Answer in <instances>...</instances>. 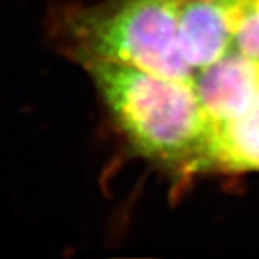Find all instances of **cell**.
Masks as SVG:
<instances>
[{
  "instance_id": "4",
  "label": "cell",
  "mask_w": 259,
  "mask_h": 259,
  "mask_svg": "<svg viewBox=\"0 0 259 259\" xmlns=\"http://www.w3.org/2000/svg\"><path fill=\"white\" fill-rule=\"evenodd\" d=\"M236 2L175 0L180 50L194 73L233 49Z\"/></svg>"
},
{
  "instance_id": "1",
  "label": "cell",
  "mask_w": 259,
  "mask_h": 259,
  "mask_svg": "<svg viewBox=\"0 0 259 259\" xmlns=\"http://www.w3.org/2000/svg\"><path fill=\"white\" fill-rule=\"evenodd\" d=\"M81 66L136 153L180 174L211 169L214 126L192 83L108 61Z\"/></svg>"
},
{
  "instance_id": "3",
  "label": "cell",
  "mask_w": 259,
  "mask_h": 259,
  "mask_svg": "<svg viewBox=\"0 0 259 259\" xmlns=\"http://www.w3.org/2000/svg\"><path fill=\"white\" fill-rule=\"evenodd\" d=\"M192 86L212 126L225 125L248 113L259 100V63L231 49L198 69Z\"/></svg>"
},
{
  "instance_id": "5",
  "label": "cell",
  "mask_w": 259,
  "mask_h": 259,
  "mask_svg": "<svg viewBox=\"0 0 259 259\" xmlns=\"http://www.w3.org/2000/svg\"><path fill=\"white\" fill-rule=\"evenodd\" d=\"M211 169L259 170V100L244 116L214 128Z\"/></svg>"
},
{
  "instance_id": "2",
  "label": "cell",
  "mask_w": 259,
  "mask_h": 259,
  "mask_svg": "<svg viewBox=\"0 0 259 259\" xmlns=\"http://www.w3.org/2000/svg\"><path fill=\"white\" fill-rule=\"evenodd\" d=\"M50 34L80 64L108 61L170 80H194L178 44L175 0H103L63 8L50 19Z\"/></svg>"
},
{
  "instance_id": "6",
  "label": "cell",
  "mask_w": 259,
  "mask_h": 259,
  "mask_svg": "<svg viewBox=\"0 0 259 259\" xmlns=\"http://www.w3.org/2000/svg\"><path fill=\"white\" fill-rule=\"evenodd\" d=\"M233 49L259 63V0H237Z\"/></svg>"
}]
</instances>
